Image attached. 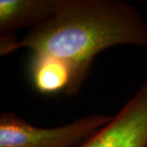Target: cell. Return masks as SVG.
Here are the masks:
<instances>
[{"instance_id":"1","label":"cell","mask_w":147,"mask_h":147,"mask_svg":"<svg viewBox=\"0 0 147 147\" xmlns=\"http://www.w3.org/2000/svg\"><path fill=\"white\" fill-rule=\"evenodd\" d=\"M147 47V23L136 8L121 0H59L57 10L32 28L13 51L28 48L68 64L75 95L96 55L116 45Z\"/></svg>"},{"instance_id":"2","label":"cell","mask_w":147,"mask_h":147,"mask_svg":"<svg viewBox=\"0 0 147 147\" xmlns=\"http://www.w3.org/2000/svg\"><path fill=\"white\" fill-rule=\"evenodd\" d=\"M112 117L92 115L54 128H38L13 112L0 117V147H79Z\"/></svg>"},{"instance_id":"3","label":"cell","mask_w":147,"mask_h":147,"mask_svg":"<svg viewBox=\"0 0 147 147\" xmlns=\"http://www.w3.org/2000/svg\"><path fill=\"white\" fill-rule=\"evenodd\" d=\"M79 147H147V79L119 113Z\"/></svg>"},{"instance_id":"4","label":"cell","mask_w":147,"mask_h":147,"mask_svg":"<svg viewBox=\"0 0 147 147\" xmlns=\"http://www.w3.org/2000/svg\"><path fill=\"white\" fill-rule=\"evenodd\" d=\"M59 0H0V55L13 52L17 40L13 33L36 27L51 16Z\"/></svg>"},{"instance_id":"5","label":"cell","mask_w":147,"mask_h":147,"mask_svg":"<svg viewBox=\"0 0 147 147\" xmlns=\"http://www.w3.org/2000/svg\"><path fill=\"white\" fill-rule=\"evenodd\" d=\"M31 73L34 85L41 93L66 91L71 82V70L68 64L52 55L34 54Z\"/></svg>"}]
</instances>
